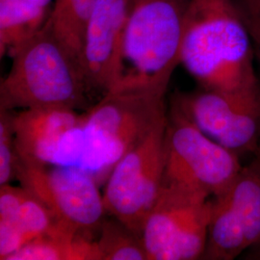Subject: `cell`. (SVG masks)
Wrapping results in <instances>:
<instances>
[{
    "instance_id": "ac0fdd59",
    "label": "cell",
    "mask_w": 260,
    "mask_h": 260,
    "mask_svg": "<svg viewBox=\"0 0 260 260\" xmlns=\"http://www.w3.org/2000/svg\"><path fill=\"white\" fill-rule=\"evenodd\" d=\"M18 155L12 126V115L0 109V186L9 184L16 177Z\"/></svg>"
},
{
    "instance_id": "9a60e30c",
    "label": "cell",
    "mask_w": 260,
    "mask_h": 260,
    "mask_svg": "<svg viewBox=\"0 0 260 260\" xmlns=\"http://www.w3.org/2000/svg\"><path fill=\"white\" fill-rule=\"evenodd\" d=\"M98 0H56L47 23L57 40L80 67L88 19Z\"/></svg>"
},
{
    "instance_id": "d6986e66",
    "label": "cell",
    "mask_w": 260,
    "mask_h": 260,
    "mask_svg": "<svg viewBox=\"0 0 260 260\" xmlns=\"http://www.w3.org/2000/svg\"><path fill=\"white\" fill-rule=\"evenodd\" d=\"M251 36L254 53L260 61V0H233Z\"/></svg>"
},
{
    "instance_id": "e0dca14e",
    "label": "cell",
    "mask_w": 260,
    "mask_h": 260,
    "mask_svg": "<svg viewBox=\"0 0 260 260\" xmlns=\"http://www.w3.org/2000/svg\"><path fill=\"white\" fill-rule=\"evenodd\" d=\"M96 244L102 260L148 259L142 239L115 218L102 223Z\"/></svg>"
},
{
    "instance_id": "2e32d148",
    "label": "cell",
    "mask_w": 260,
    "mask_h": 260,
    "mask_svg": "<svg viewBox=\"0 0 260 260\" xmlns=\"http://www.w3.org/2000/svg\"><path fill=\"white\" fill-rule=\"evenodd\" d=\"M7 260H102V256L96 241L80 234L74 237L38 238Z\"/></svg>"
},
{
    "instance_id": "4fadbf2b",
    "label": "cell",
    "mask_w": 260,
    "mask_h": 260,
    "mask_svg": "<svg viewBox=\"0 0 260 260\" xmlns=\"http://www.w3.org/2000/svg\"><path fill=\"white\" fill-rule=\"evenodd\" d=\"M83 233L61 223L24 188L0 186V259L41 237H74Z\"/></svg>"
},
{
    "instance_id": "ffe728a7",
    "label": "cell",
    "mask_w": 260,
    "mask_h": 260,
    "mask_svg": "<svg viewBox=\"0 0 260 260\" xmlns=\"http://www.w3.org/2000/svg\"><path fill=\"white\" fill-rule=\"evenodd\" d=\"M246 259L260 260V239L256 242L249 251L245 252Z\"/></svg>"
},
{
    "instance_id": "7c38bea8",
    "label": "cell",
    "mask_w": 260,
    "mask_h": 260,
    "mask_svg": "<svg viewBox=\"0 0 260 260\" xmlns=\"http://www.w3.org/2000/svg\"><path fill=\"white\" fill-rule=\"evenodd\" d=\"M130 0H98L84 36L81 68L88 88L111 91L123 76V41Z\"/></svg>"
},
{
    "instance_id": "5b68a950",
    "label": "cell",
    "mask_w": 260,
    "mask_h": 260,
    "mask_svg": "<svg viewBox=\"0 0 260 260\" xmlns=\"http://www.w3.org/2000/svg\"><path fill=\"white\" fill-rule=\"evenodd\" d=\"M244 166L239 155L211 139L172 103L165 138L164 184L219 198Z\"/></svg>"
},
{
    "instance_id": "ba28073f",
    "label": "cell",
    "mask_w": 260,
    "mask_h": 260,
    "mask_svg": "<svg viewBox=\"0 0 260 260\" xmlns=\"http://www.w3.org/2000/svg\"><path fill=\"white\" fill-rule=\"evenodd\" d=\"M16 177L61 223L76 232L87 233L103 223V196L95 177L83 168L30 166L18 161Z\"/></svg>"
},
{
    "instance_id": "5bb4252c",
    "label": "cell",
    "mask_w": 260,
    "mask_h": 260,
    "mask_svg": "<svg viewBox=\"0 0 260 260\" xmlns=\"http://www.w3.org/2000/svg\"><path fill=\"white\" fill-rule=\"evenodd\" d=\"M50 12L31 0H0V54H10L45 25Z\"/></svg>"
},
{
    "instance_id": "6da1fadb",
    "label": "cell",
    "mask_w": 260,
    "mask_h": 260,
    "mask_svg": "<svg viewBox=\"0 0 260 260\" xmlns=\"http://www.w3.org/2000/svg\"><path fill=\"white\" fill-rule=\"evenodd\" d=\"M251 36L233 0H190L180 64L201 88L244 92L260 88Z\"/></svg>"
},
{
    "instance_id": "277c9868",
    "label": "cell",
    "mask_w": 260,
    "mask_h": 260,
    "mask_svg": "<svg viewBox=\"0 0 260 260\" xmlns=\"http://www.w3.org/2000/svg\"><path fill=\"white\" fill-rule=\"evenodd\" d=\"M167 89L116 88L82 116L85 153L81 168L96 178L111 171L130 149L167 116Z\"/></svg>"
},
{
    "instance_id": "8fae6325",
    "label": "cell",
    "mask_w": 260,
    "mask_h": 260,
    "mask_svg": "<svg viewBox=\"0 0 260 260\" xmlns=\"http://www.w3.org/2000/svg\"><path fill=\"white\" fill-rule=\"evenodd\" d=\"M18 161L30 166H79L85 152L82 116L70 108H31L12 115Z\"/></svg>"
},
{
    "instance_id": "52a82bcc",
    "label": "cell",
    "mask_w": 260,
    "mask_h": 260,
    "mask_svg": "<svg viewBox=\"0 0 260 260\" xmlns=\"http://www.w3.org/2000/svg\"><path fill=\"white\" fill-rule=\"evenodd\" d=\"M213 199L162 183L142 232L148 260H193L205 253Z\"/></svg>"
},
{
    "instance_id": "8992f818",
    "label": "cell",
    "mask_w": 260,
    "mask_h": 260,
    "mask_svg": "<svg viewBox=\"0 0 260 260\" xmlns=\"http://www.w3.org/2000/svg\"><path fill=\"white\" fill-rule=\"evenodd\" d=\"M167 124L168 115L117 162L103 194L106 213L140 238L162 187Z\"/></svg>"
},
{
    "instance_id": "9c48e42d",
    "label": "cell",
    "mask_w": 260,
    "mask_h": 260,
    "mask_svg": "<svg viewBox=\"0 0 260 260\" xmlns=\"http://www.w3.org/2000/svg\"><path fill=\"white\" fill-rule=\"evenodd\" d=\"M172 103L211 139L238 155L259 149L260 88L244 92L201 89Z\"/></svg>"
},
{
    "instance_id": "7a4b0ae2",
    "label": "cell",
    "mask_w": 260,
    "mask_h": 260,
    "mask_svg": "<svg viewBox=\"0 0 260 260\" xmlns=\"http://www.w3.org/2000/svg\"><path fill=\"white\" fill-rule=\"evenodd\" d=\"M11 55L13 65L0 85V109L83 106V73L47 22Z\"/></svg>"
},
{
    "instance_id": "3957f363",
    "label": "cell",
    "mask_w": 260,
    "mask_h": 260,
    "mask_svg": "<svg viewBox=\"0 0 260 260\" xmlns=\"http://www.w3.org/2000/svg\"><path fill=\"white\" fill-rule=\"evenodd\" d=\"M189 1L130 0L123 41L124 71L115 88L168 89L180 64Z\"/></svg>"
},
{
    "instance_id": "44dd1931",
    "label": "cell",
    "mask_w": 260,
    "mask_h": 260,
    "mask_svg": "<svg viewBox=\"0 0 260 260\" xmlns=\"http://www.w3.org/2000/svg\"><path fill=\"white\" fill-rule=\"evenodd\" d=\"M31 1L35 4H37L38 6H40V7L48 9V4L51 0H31Z\"/></svg>"
},
{
    "instance_id": "30bf717a",
    "label": "cell",
    "mask_w": 260,
    "mask_h": 260,
    "mask_svg": "<svg viewBox=\"0 0 260 260\" xmlns=\"http://www.w3.org/2000/svg\"><path fill=\"white\" fill-rule=\"evenodd\" d=\"M260 239V154L213 199L204 259L237 258Z\"/></svg>"
}]
</instances>
